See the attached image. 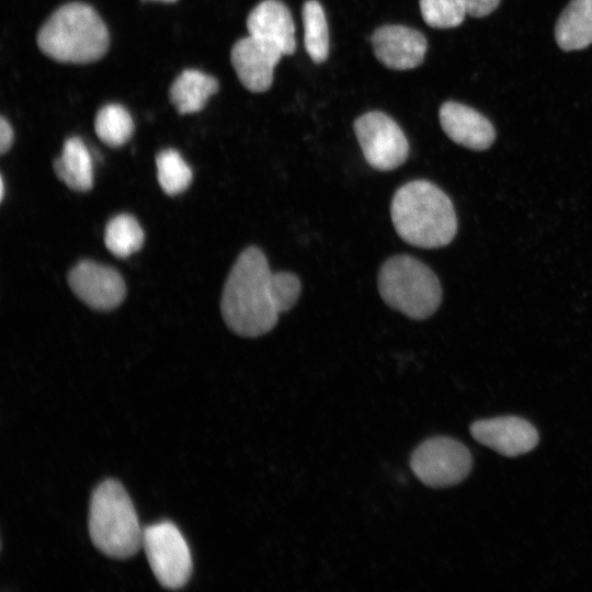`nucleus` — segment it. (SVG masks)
<instances>
[{"mask_svg": "<svg viewBox=\"0 0 592 592\" xmlns=\"http://www.w3.org/2000/svg\"><path fill=\"white\" fill-rule=\"evenodd\" d=\"M300 292L296 274L272 272L265 254L249 247L238 255L225 282L221 316L236 334L260 337L276 326L281 314L294 307Z\"/></svg>", "mask_w": 592, "mask_h": 592, "instance_id": "f257e3e1", "label": "nucleus"}, {"mask_svg": "<svg viewBox=\"0 0 592 592\" xmlns=\"http://www.w3.org/2000/svg\"><path fill=\"white\" fill-rule=\"evenodd\" d=\"M390 216L398 236L419 248L448 244L457 231L454 205L434 183L414 180L400 186L390 204Z\"/></svg>", "mask_w": 592, "mask_h": 592, "instance_id": "f03ea898", "label": "nucleus"}, {"mask_svg": "<svg viewBox=\"0 0 592 592\" xmlns=\"http://www.w3.org/2000/svg\"><path fill=\"white\" fill-rule=\"evenodd\" d=\"M109 44L104 22L93 8L81 2L58 8L37 34L39 49L59 62L95 61L107 52Z\"/></svg>", "mask_w": 592, "mask_h": 592, "instance_id": "7ed1b4c3", "label": "nucleus"}, {"mask_svg": "<svg viewBox=\"0 0 592 592\" xmlns=\"http://www.w3.org/2000/svg\"><path fill=\"white\" fill-rule=\"evenodd\" d=\"M88 526L93 545L109 557L125 559L141 547L144 530L128 493L116 480H104L92 492Z\"/></svg>", "mask_w": 592, "mask_h": 592, "instance_id": "20e7f679", "label": "nucleus"}, {"mask_svg": "<svg viewBox=\"0 0 592 592\" xmlns=\"http://www.w3.org/2000/svg\"><path fill=\"white\" fill-rule=\"evenodd\" d=\"M377 286L387 306L415 320L431 317L442 300L435 273L408 254L394 255L383 263Z\"/></svg>", "mask_w": 592, "mask_h": 592, "instance_id": "39448f33", "label": "nucleus"}, {"mask_svg": "<svg viewBox=\"0 0 592 592\" xmlns=\"http://www.w3.org/2000/svg\"><path fill=\"white\" fill-rule=\"evenodd\" d=\"M149 566L158 582L167 589H180L192 573V558L186 540L171 522L144 528L143 543Z\"/></svg>", "mask_w": 592, "mask_h": 592, "instance_id": "423d86ee", "label": "nucleus"}, {"mask_svg": "<svg viewBox=\"0 0 592 592\" xmlns=\"http://www.w3.org/2000/svg\"><path fill=\"white\" fill-rule=\"evenodd\" d=\"M473 459L460 442L435 436L421 443L412 453L410 466L426 486L448 487L458 483L469 474Z\"/></svg>", "mask_w": 592, "mask_h": 592, "instance_id": "0eeeda50", "label": "nucleus"}, {"mask_svg": "<svg viewBox=\"0 0 592 592\" xmlns=\"http://www.w3.org/2000/svg\"><path fill=\"white\" fill-rule=\"evenodd\" d=\"M366 162L379 171H390L407 160L409 143L399 125L387 114L367 112L353 124Z\"/></svg>", "mask_w": 592, "mask_h": 592, "instance_id": "6e6552de", "label": "nucleus"}, {"mask_svg": "<svg viewBox=\"0 0 592 592\" xmlns=\"http://www.w3.org/2000/svg\"><path fill=\"white\" fill-rule=\"evenodd\" d=\"M68 284L78 298L98 310L117 307L126 295L122 275L116 270L93 261L77 263L68 274Z\"/></svg>", "mask_w": 592, "mask_h": 592, "instance_id": "1a4fd4ad", "label": "nucleus"}, {"mask_svg": "<svg viewBox=\"0 0 592 592\" xmlns=\"http://www.w3.org/2000/svg\"><path fill=\"white\" fill-rule=\"evenodd\" d=\"M282 56L277 46L252 35L237 41L230 50V61L239 81L255 93L271 88L274 68Z\"/></svg>", "mask_w": 592, "mask_h": 592, "instance_id": "9d476101", "label": "nucleus"}, {"mask_svg": "<svg viewBox=\"0 0 592 592\" xmlns=\"http://www.w3.org/2000/svg\"><path fill=\"white\" fill-rule=\"evenodd\" d=\"M470 433L480 444L508 457L528 453L538 443L537 430L519 417L478 420L470 425Z\"/></svg>", "mask_w": 592, "mask_h": 592, "instance_id": "9b49d317", "label": "nucleus"}, {"mask_svg": "<svg viewBox=\"0 0 592 592\" xmlns=\"http://www.w3.org/2000/svg\"><path fill=\"white\" fill-rule=\"evenodd\" d=\"M371 43L376 59L394 70L422 64L428 43L422 33L403 25H384L374 31Z\"/></svg>", "mask_w": 592, "mask_h": 592, "instance_id": "f8f14e48", "label": "nucleus"}, {"mask_svg": "<svg viewBox=\"0 0 592 592\" xmlns=\"http://www.w3.org/2000/svg\"><path fill=\"white\" fill-rule=\"evenodd\" d=\"M439 117L447 137L468 149L486 150L496 139L490 121L467 105L447 101L441 105Z\"/></svg>", "mask_w": 592, "mask_h": 592, "instance_id": "ddd939ff", "label": "nucleus"}, {"mask_svg": "<svg viewBox=\"0 0 592 592\" xmlns=\"http://www.w3.org/2000/svg\"><path fill=\"white\" fill-rule=\"evenodd\" d=\"M249 35L277 46L283 55L296 49L295 25L288 8L280 0H264L247 18Z\"/></svg>", "mask_w": 592, "mask_h": 592, "instance_id": "4468645a", "label": "nucleus"}, {"mask_svg": "<svg viewBox=\"0 0 592 592\" xmlns=\"http://www.w3.org/2000/svg\"><path fill=\"white\" fill-rule=\"evenodd\" d=\"M218 89L214 77L196 69H185L172 82L169 98L180 114H191L201 111Z\"/></svg>", "mask_w": 592, "mask_h": 592, "instance_id": "2eb2a0df", "label": "nucleus"}, {"mask_svg": "<svg viewBox=\"0 0 592 592\" xmlns=\"http://www.w3.org/2000/svg\"><path fill=\"white\" fill-rule=\"evenodd\" d=\"M562 50H579L592 44V0H571L555 27Z\"/></svg>", "mask_w": 592, "mask_h": 592, "instance_id": "dca6fc26", "label": "nucleus"}, {"mask_svg": "<svg viewBox=\"0 0 592 592\" xmlns=\"http://www.w3.org/2000/svg\"><path fill=\"white\" fill-rule=\"evenodd\" d=\"M54 171L69 189L86 192L93 185L91 156L79 137L64 143L61 155L54 161Z\"/></svg>", "mask_w": 592, "mask_h": 592, "instance_id": "f3484780", "label": "nucleus"}, {"mask_svg": "<svg viewBox=\"0 0 592 592\" xmlns=\"http://www.w3.org/2000/svg\"><path fill=\"white\" fill-rule=\"evenodd\" d=\"M305 49L311 60L321 64L329 55V30L321 4L317 0H308L301 10Z\"/></svg>", "mask_w": 592, "mask_h": 592, "instance_id": "a211bd4d", "label": "nucleus"}, {"mask_svg": "<svg viewBox=\"0 0 592 592\" xmlns=\"http://www.w3.org/2000/svg\"><path fill=\"white\" fill-rule=\"evenodd\" d=\"M144 240V231L132 215L118 214L112 217L105 227L104 243L117 258H127L138 251Z\"/></svg>", "mask_w": 592, "mask_h": 592, "instance_id": "6ab92c4d", "label": "nucleus"}, {"mask_svg": "<svg viewBox=\"0 0 592 592\" xmlns=\"http://www.w3.org/2000/svg\"><path fill=\"white\" fill-rule=\"evenodd\" d=\"M96 136L110 147L127 143L134 133V122L128 111L119 104H106L95 115Z\"/></svg>", "mask_w": 592, "mask_h": 592, "instance_id": "aec40b11", "label": "nucleus"}, {"mask_svg": "<svg viewBox=\"0 0 592 592\" xmlns=\"http://www.w3.org/2000/svg\"><path fill=\"white\" fill-rule=\"evenodd\" d=\"M158 182L168 195L184 192L192 182V170L174 149H164L156 157Z\"/></svg>", "mask_w": 592, "mask_h": 592, "instance_id": "412c9836", "label": "nucleus"}, {"mask_svg": "<svg viewBox=\"0 0 592 592\" xmlns=\"http://www.w3.org/2000/svg\"><path fill=\"white\" fill-rule=\"evenodd\" d=\"M419 4L424 22L434 29L456 27L467 14L460 0H420Z\"/></svg>", "mask_w": 592, "mask_h": 592, "instance_id": "4be33fe9", "label": "nucleus"}, {"mask_svg": "<svg viewBox=\"0 0 592 592\" xmlns=\"http://www.w3.org/2000/svg\"><path fill=\"white\" fill-rule=\"evenodd\" d=\"M467 14L474 18H482L493 12L500 0H460Z\"/></svg>", "mask_w": 592, "mask_h": 592, "instance_id": "5701e85b", "label": "nucleus"}, {"mask_svg": "<svg viewBox=\"0 0 592 592\" xmlns=\"http://www.w3.org/2000/svg\"><path fill=\"white\" fill-rule=\"evenodd\" d=\"M13 130L9 122L1 117L0 119V152L1 155L5 153L12 146L13 143Z\"/></svg>", "mask_w": 592, "mask_h": 592, "instance_id": "b1692460", "label": "nucleus"}, {"mask_svg": "<svg viewBox=\"0 0 592 592\" xmlns=\"http://www.w3.org/2000/svg\"><path fill=\"white\" fill-rule=\"evenodd\" d=\"M3 196H4V184H3V179L1 178V194H0V198L3 200Z\"/></svg>", "mask_w": 592, "mask_h": 592, "instance_id": "393cba45", "label": "nucleus"}, {"mask_svg": "<svg viewBox=\"0 0 592 592\" xmlns=\"http://www.w3.org/2000/svg\"><path fill=\"white\" fill-rule=\"evenodd\" d=\"M157 1H163V2H174L177 0H157Z\"/></svg>", "mask_w": 592, "mask_h": 592, "instance_id": "a878e982", "label": "nucleus"}]
</instances>
